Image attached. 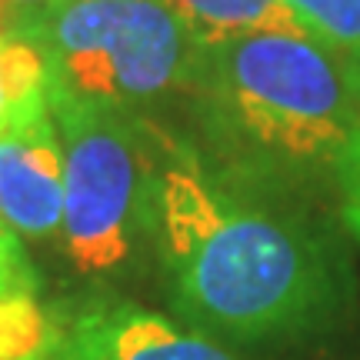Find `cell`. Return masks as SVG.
<instances>
[{"mask_svg":"<svg viewBox=\"0 0 360 360\" xmlns=\"http://www.w3.org/2000/svg\"><path fill=\"white\" fill-rule=\"evenodd\" d=\"M207 164L327 207L360 204V97L347 57L304 34H250L200 53L187 94Z\"/></svg>","mask_w":360,"mask_h":360,"instance_id":"7a4b0ae2","label":"cell"},{"mask_svg":"<svg viewBox=\"0 0 360 360\" xmlns=\"http://www.w3.org/2000/svg\"><path fill=\"white\" fill-rule=\"evenodd\" d=\"M350 231L334 210L227 177L160 134L150 244L177 321L227 347H300L354 304Z\"/></svg>","mask_w":360,"mask_h":360,"instance_id":"6da1fadb","label":"cell"},{"mask_svg":"<svg viewBox=\"0 0 360 360\" xmlns=\"http://www.w3.org/2000/svg\"><path fill=\"white\" fill-rule=\"evenodd\" d=\"M0 217L20 240H60L64 147L51 101L0 124Z\"/></svg>","mask_w":360,"mask_h":360,"instance_id":"8992f818","label":"cell"},{"mask_svg":"<svg viewBox=\"0 0 360 360\" xmlns=\"http://www.w3.org/2000/svg\"><path fill=\"white\" fill-rule=\"evenodd\" d=\"M64 147L60 247L80 277H114L150 237L160 130L141 114L47 90Z\"/></svg>","mask_w":360,"mask_h":360,"instance_id":"277c9868","label":"cell"},{"mask_svg":"<svg viewBox=\"0 0 360 360\" xmlns=\"http://www.w3.org/2000/svg\"><path fill=\"white\" fill-rule=\"evenodd\" d=\"M0 270H4V274H13V277L37 281V270H34L30 257H27L20 233L13 231V227L4 217H0Z\"/></svg>","mask_w":360,"mask_h":360,"instance_id":"7c38bea8","label":"cell"},{"mask_svg":"<svg viewBox=\"0 0 360 360\" xmlns=\"http://www.w3.org/2000/svg\"><path fill=\"white\" fill-rule=\"evenodd\" d=\"M47 90L141 114L193 87L200 47L160 0H60L27 27Z\"/></svg>","mask_w":360,"mask_h":360,"instance_id":"3957f363","label":"cell"},{"mask_svg":"<svg viewBox=\"0 0 360 360\" xmlns=\"http://www.w3.org/2000/svg\"><path fill=\"white\" fill-rule=\"evenodd\" d=\"M60 0H0V30L4 34H24L27 27L53 11Z\"/></svg>","mask_w":360,"mask_h":360,"instance_id":"8fae6325","label":"cell"},{"mask_svg":"<svg viewBox=\"0 0 360 360\" xmlns=\"http://www.w3.org/2000/svg\"><path fill=\"white\" fill-rule=\"evenodd\" d=\"M57 344V314L40 304V281L0 270V360H47Z\"/></svg>","mask_w":360,"mask_h":360,"instance_id":"ba28073f","label":"cell"},{"mask_svg":"<svg viewBox=\"0 0 360 360\" xmlns=\"http://www.w3.org/2000/svg\"><path fill=\"white\" fill-rule=\"evenodd\" d=\"M47 360H240L217 337L141 307L134 300H90L57 317Z\"/></svg>","mask_w":360,"mask_h":360,"instance_id":"5b68a950","label":"cell"},{"mask_svg":"<svg viewBox=\"0 0 360 360\" xmlns=\"http://www.w3.org/2000/svg\"><path fill=\"white\" fill-rule=\"evenodd\" d=\"M347 70H350V80H354V90H357V97H360V47L347 57Z\"/></svg>","mask_w":360,"mask_h":360,"instance_id":"4fadbf2b","label":"cell"},{"mask_svg":"<svg viewBox=\"0 0 360 360\" xmlns=\"http://www.w3.org/2000/svg\"><path fill=\"white\" fill-rule=\"evenodd\" d=\"M47 101V64L20 34L0 30V124Z\"/></svg>","mask_w":360,"mask_h":360,"instance_id":"9c48e42d","label":"cell"},{"mask_svg":"<svg viewBox=\"0 0 360 360\" xmlns=\"http://www.w3.org/2000/svg\"><path fill=\"white\" fill-rule=\"evenodd\" d=\"M344 224H347L350 237H354V240H357V244H360V204L354 207V210H350V214H347V220H344Z\"/></svg>","mask_w":360,"mask_h":360,"instance_id":"5bb4252c","label":"cell"},{"mask_svg":"<svg viewBox=\"0 0 360 360\" xmlns=\"http://www.w3.org/2000/svg\"><path fill=\"white\" fill-rule=\"evenodd\" d=\"M321 47L350 57L360 47V0H283Z\"/></svg>","mask_w":360,"mask_h":360,"instance_id":"30bf717a","label":"cell"},{"mask_svg":"<svg viewBox=\"0 0 360 360\" xmlns=\"http://www.w3.org/2000/svg\"><path fill=\"white\" fill-rule=\"evenodd\" d=\"M207 51L250 34H304L283 0H160ZM307 37V34H304Z\"/></svg>","mask_w":360,"mask_h":360,"instance_id":"52a82bcc","label":"cell"}]
</instances>
